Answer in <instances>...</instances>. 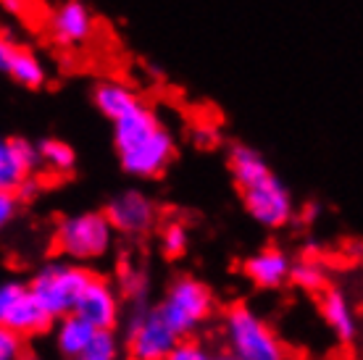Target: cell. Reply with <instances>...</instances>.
<instances>
[{"label":"cell","instance_id":"6da1fadb","mask_svg":"<svg viewBox=\"0 0 363 360\" xmlns=\"http://www.w3.org/2000/svg\"><path fill=\"white\" fill-rule=\"evenodd\" d=\"M121 166L135 176H158L174 158V140L166 126L143 103L113 118Z\"/></svg>","mask_w":363,"mask_h":360},{"label":"cell","instance_id":"7a4b0ae2","mask_svg":"<svg viewBox=\"0 0 363 360\" xmlns=\"http://www.w3.org/2000/svg\"><path fill=\"white\" fill-rule=\"evenodd\" d=\"M227 334L232 355L240 360H279L284 358V347L277 334L250 313L245 305H235L227 315Z\"/></svg>","mask_w":363,"mask_h":360},{"label":"cell","instance_id":"3957f363","mask_svg":"<svg viewBox=\"0 0 363 360\" xmlns=\"http://www.w3.org/2000/svg\"><path fill=\"white\" fill-rule=\"evenodd\" d=\"M113 226L106 218V213H82V216L66 218L58 226L55 235V247L64 252L66 258L74 261H92L106 255L111 247Z\"/></svg>","mask_w":363,"mask_h":360},{"label":"cell","instance_id":"277c9868","mask_svg":"<svg viewBox=\"0 0 363 360\" xmlns=\"http://www.w3.org/2000/svg\"><path fill=\"white\" fill-rule=\"evenodd\" d=\"M211 308H213L211 292L200 281L179 279L169 289L164 303L155 308V313L164 318L177 337H187L195 332V326L208 318Z\"/></svg>","mask_w":363,"mask_h":360},{"label":"cell","instance_id":"5b68a950","mask_svg":"<svg viewBox=\"0 0 363 360\" xmlns=\"http://www.w3.org/2000/svg\"><path fill=\"white\" fill-rule=\"evenodd\" d=\"M92 279L90 271L69 266V263H53L37 274L29 289L35 292V298L45 305V310L53 318L66 315L74 310V303L79 298V292L87 281Z\"/></svg>","mask_w":363,"mask_h":360},{"label":"cell","instance_id":"8992f818","mask_svg":"<svg viewBox=\"0 0 363 360\" xmlns=\"http://www.w3.org/2000/svg\"><path fill=\"white\" fill-rule=\"evenodd\" d=\"M53 324V315L35 298V292L18 281L0 287V326H9L21 337L45 334Z\"/></svg>","mask_w":363,"mask_h":360},{"label":"cell","instance_id":"52a82bcc","mask_svg":"<svg viewBox=\"0 0 363 360\" xmlns=\"http://www.w3.org/2000/svg\"><path fill=\"white\" fill-rule=\"evenodd\" d=\"M240 192H242L247 213H250L258 224L281 226L292 218L290 192L284 189V184H281L272 171L266 174V176H261L258 181H253V184L242 187Z\"/></svg>","mask_w":363,"mask_h":360},{"label":"cell","instance_id":"ba28073f","mask_svg":"<svg viewBox=\"0 0 363 360\" xmlns=\"http://www.w3.org/2000/svg\"><path fill=\"white\" fill-rule=\"evenodd\" d=\"M179 339L182 337H177L155 310L137 313L129 326V350H132V358L140 360L169 358Z\"/></svg>","mask_w":363,"mask_h":360},{"label":"cell","instance_id":"9c48e42d","mask_svg":"<svg viewBox=\"0 0 363 360\" xmlns=\"http://www.w3.org/2000/svg\"><path fill=\"white\" fill-rule=\"evenodd\" d=\"M72 313L82 315L95 329H113L118 321V300L106 281L92 276L79 292Z\"/></svg>","mask_w":363,"mask_h":360},{"label":"cell","instance_id":"30bf717a","mask_svg":"<svg viewBox=\"0 0 363 360\" xmlns=\"http://www.w3.org/2000/svg\"><path fill=\"white\" fill-rule=\"evenodd\" d=\"M106 218H108L111 226L118 229V232L140 235V232H145L147 226L153 224L155 210H153V203H150L143 192L129 189V192L118 195V198L111 203L108 210H106Z\"/></svg>","mask_w":363,"mask_h":360},{"label":"cell","instance_id":"8fae6325","mask_svg":"<svg viewBox=\"0 0 363 360\" xmlns=\"http://www.w3.org/2000/svg\"><path fill=\"white\" fill-rule=\"evenodd\" d=\"M40 166V153L24 140H0V189H13Z\"/></svg>","mask_w":363,"mask_h":360},{"label":"cell","instance_id":"7c38bea8","mask_svg":"<svg viewBox=\"0 0 363 360\" xmlns=\"http://www.w3.org/2000/svg\"><path fill=\"white\" fill-rule=\"evenodd\" d=\"M50 29H53V40L58 45H82L84 40H90L95 21L84 3L66 0L50 18Z\"/></svg>","mask_w":363,"mask_h":360},{"label":"cell","instance_id":"4fadbf2b","mask_svg":"<svg viewBox=\"0 0 363 360\" xmlns=\"http://www.w3.org/2000/svg\"><path fill=\"white\" fill-rule=\"evenodd\" d=\"M245 274L258 284V287L274 289L290 279V261H287L284 252L269 247V250L258 252V255H253V258L245 263Z\"/></svg>","mask_w":363,"mask_h":360},{"label":"cell","instance_id":"5bb4252c","mask_svg":"<svg viewBox=\"0 0 363 360\" xmlns=\"http://www.w3.org/2000/svg\"><path fill=\"white\" fill-rule=\"evenodd\" d=\"M321 313H324V321H327L335 334L340 337V342L350 344L355 339V315L350 303L345 300L342 292L337 289H327L324 298H321Z\"/></svg>","mask_w":363,"mask_h":360},{"label":"cell","instance_id":"9a60e30c","mask_svg":"<svg viewBox=\"0 0 363 360\" xmlns=\"http://www.w3.org/2000/svg\"><path fill=\"white\" fill-rule=\"evenodd\" d=\"M95 326L87 324L82 315L66 313L64 324L58 329V350L64 352L66 358H82L84 347L90 344Z\"/></svg>","mask_w":363,"mask_h":360},{"label":"cell","instance_id":"2e32d148","mask_svg":"<svg viewBox=\"0 0 363 360\" xmlns=\"http://www.w3.org/2000/svg\"><path fill=\"white\" fill-rule=\"evenodd\" d=\"M229 169L235 174V181L240 189L247 187V184H253V181H258L261 176L269 174V166H266V161L261 158V153H255L253 147H245V145L232 147V153H229Z\"/></svg>","mask_w":363,"mask_h":360},{"label":"cell","instance_id":"e0dca14e","mask_svg":"<svg viewBox=\"0 0 363 360\" xmlns=\"http://www.w3.org/2000/svg\"><path fill=\"white\" fill-rule=\"evenodd\" d=\"M95 103L113 121V118L124 116L127 111L135 108L137 103H140V98L129 87H124V84H100L98 92H95Z\"/></svg>","mask_w":363,"mask_h":360},{"label":"cell","instance_id":"ac0fdd59","mask_svg":"<svg viewBox=\"0 0 363 360\" xmlns=\"http://www.w3.org/2000/svg\"><path fill=\"white\" fill-rule=\"evenodd\" d=\"M9 74L18 81V84L32 87V90L45 81V69H43L40 58L32 55V53H24V50H18L16 53V58H13V63H11Z\"/></svg>","mask_w":363,"mask_h":360},{"label":"cell","instance_id":"d6986e66","mask_svg":"<svg viewBox=\"0 0 363 360\" xmlns=\"http://www.w3.org/2000/svg\"><path fill=\"white\" fill-rule=\"evenodd\" d=\"M40 153V163H45L48 169L53 171H72L77 155L66 142H58V140H45V142L37 147Z\"/></svg>","mask_w":363,"mask_h":360},{"label":"cell","instance_id":"ffe728a7","mask_svg":"<svg viewBox=\"0 0 363 360\" xmlns=\"http://www.w3.org/2000/svg\"><path fill=\"white\" fill-rule=\"evenodd\" d=\"M290 279L303 289H311V292H316V289H324L327 284V274L321 269V263H313V261H303L298 263L295 269L290 266Z\"/></svg>","mask_w":363,"mask_h":360},{"label":"cell","instance_id":"44dd1931","mask_svg":"<svg viewBox=\"0 0 363 360\" xmlns=\"http://www.w3.org/2000/svg\"><path fill=\"white\" fill-rule=\"evenodd\" d=\"M116 337L111 329H95L90 344L84 347L82 360H113L116 358Z\"/></svg>","mask_w":363,"mask_h":360},{"label":"cell","instance_id":"7402d4cb","mask_svg":"<svg viewBox=\"0 0 363 360\" xmlns=\"http://www.w3.org/2000/svg\"><path fill=\"white\" fill-rule=\"evenodd\" d=\"M187 250V229L182 224H169L164 229V252L169 258H179Z\"/></svg>","mask_w":363,"mask_h":360},{"label":"cell","instance_id":"603a6c76","mask_svg":"<svg viewBox=\"0 0 363 360\" xmlns=\"http://www.w3.org/2000/svg\"><path fill=\"white\" fill-rule=\"evenodd\" d=\"M24 350V337L9 326H0V360H16Z\"/></svg>","mask_w":363,"mask_h":360},{"label":"cell","instance_id":"cb8c5ba5","mask_svg":"<svg viewBox=\"0 0 363 360\" xmlns=\"http://www.w3.org/2000/svg\"><path fill=\"white\" fill-rule=\"evenodd\" d=\"M172 360H206L208 355H206V350L203 347H198L195 342H177L174 344L172 355H169Z\"/></svg>","mask_w":363,"mask_h":360},{"label":"cell","instance_id":"d4e9b609","mask_svg":"<svg viewBox=\"0 0 363 360\" xmlns=\"http://www.w3.org/2000/svg\"><path fill=\"white\" fill-rule=\"evenodd\" d=\"M16 206H18L16 195L0 189V229H6V224H11V218L16 216Z\"/></svg>","mask_w":363,"mask_h":360},{"label":"cell","instance_id":"484cf974","mask_svg":"<svg viewBox=\"0 0 363 360\" xmlns=\"http://www.w3.org/2000/svg\"><path fill=\"white\" fill-rule=\"evenodd\" d=\"M18 53V47L11 43V40H6V37L0 35V72H6L9 74L11 69V63H13V58H16Z\"/></svg>","mask_w":363,"mask_h":360},{"label":"cell","instance_id":"4316f807","mask_svg":"<svg viewBox=\"0 0 363 360\" xmlns=\"http://www.w3.org/2000/svg\"><path fill=\"white\" fill-rule=\"evenodd\" d=\"M195 137H198L200 145H211V142H213V132H208V129H198V132H195Z\"/></svg>","mask_w":363,"mask_h":360},{"label":"cell","instance_id":"83f0119b","mask_svg":"<svg viewBox=\"0 0 363 360\" xmlns=\"http://www.w3.org/2000/svg\"><path fill=\"white\" fill-rule=\"evenodd\" d=\"M3 6H6L11 13H21V9H24V3H21V0H3Z\"/></svg>","mask_w":363,"mask_h":360},{"label":"cell","instance_id":"f1b7e54d","mask_svg":"<svg viewBox=\"0 0 363 360\" xmlns=\"http://www.w3.org/2000/svg\"><path fill=\"white\" fill-rule=\"evenodd\" d=\"M316 213H318V208L311 203V206H306V210H303V216H306V221H311V218H316Z\"/></svg>","mask_w":363,"mask_h":360}]
</instances>
